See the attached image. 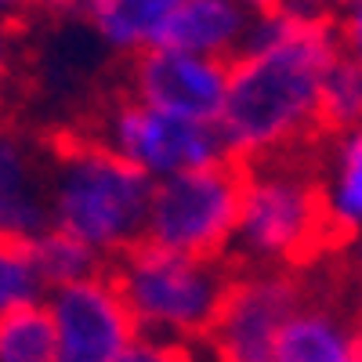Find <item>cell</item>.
I'll list each match as a JSON object with an SVG mask.
<instances>
[{
	"mask_svg": "<svg viewBox=\"0 0 362 362\" xmlns=\"http://www.w3.org/2000/svg\"><path fill=\"white\" fill-rule=\"evenodd\" d=\"M351 329H355V348H358V362H362V297L351 308Z\"/></svg>",
	"mask_w": 362,
	"mask_h": 362,
	"instance_id": "cell-26",
	"label": "cell"
},
{
	"mask_svg": "<svg viewBox=\"0 0 362 362\" xmlns=\"http://www.w3.org/2000/svg\"><path fill=\"white\" fill-rule=\"evenodd\" d=\"M334 40L348 62L362 66V0H341L334 15Z\"/></svg>",
	"mask_w": 362,
	"mask_h": 362,
	"instance_id": "cell-20",
	"label": "cell"
},
{
	"mask_svg": "<svg viewBox=\"0 0 362 362\" xmlns=\"http://www.w3.org/2000/svg\"><path fill=\"white\" fill-rule=\"evenodd\" d=\"M276 362H358L344 297L329 286H308L276 341Z\"/></svg>",
	"mask_w": 362,
	"mask_h": 362,
	"instance_id": "cell-11",
	"label": "cell"
},
{
	"mask_svg": "<svg viewBox=\"0 0 362 362\" xmlns=\"http://www.w3.org/2000/svg\"><path fill=\"white\" fill-rule=\"evenodd\" d=\"M33 8H40V0H0V18L11 22V18L33 11Z\"/></svg>",
	"mask_w": 362,
	"mask_h": 362,
	"instance_id": "cell-24",
	"label": "cell"
},
{
	"mask_svg": "<svg viewBox=\"0 0 362 362\" xmlns=\"http://www.w3.org/2000/svg\"><path fill=\"white\" fill-rule=\"evenodd\" d=\"M44 312L54 329L58 362H116L138 337L109 268L47 290Z\"/></svg>",
	"mask_w": 362,
	"mask_h": 362,
	"instance_id": "cell-8",
	"label": "cell"
},
{
	"mask_svg": "<svg viewBox=\"0 0 362 362\" xmlns=\"http://www.w3.org/2000/svg\"><path fill=\"white\" fill-rule=\"evenodd\" d=\"M116 362H206V351L203 344H192V341H167V337L138 334Z\"/></svg>",
	"mask_w": 362,
	"mask_h": 362,
	"instance_id": "cell-19",
	"label": "cell"
},
{
	"mask_svg": "<svg viewBox=\"0 0 362 362\" xmlns=\"http://www.w3.org/2000/svg\"><path fill=\"white\" fill-rule=\"evenodd\" d=\"M254 22L257 18L235 0H185L160 33L156 47H177L228 66L247 47Z\"/></svg>",
	"mask_w": 362,
	"mask_h": 362,
	"instance_id": "cell-12",
	"label": "cell"
},
{
	"mask_svg": "<svg viewBox=\"0 0 362 362\" xmlns=\"http://www.w3.org/2000/svg\"><path fill=\"white\" fill-rule=\"evenodd\" d=\"M232 272L225 261L174 254L153 243H138L116 257L109 276L131 312L138 334L203 344L218 308L228 293Z\"/></svg>",
	"mask_w": 362,
	"mask_h": 362,
	"instance_id": "cell-4",
	"label": "cell"
},
{
	"mask_svg": "<svg viewBox=\"0 0 362 362\" xmlns=\"http://www.w3.org/2000/svg\"><path fill=\"white\" fill-rule=\"evenodd\" d=\"M29 247H33V257L40 264V276H44L47 290L87 279V276H95V272L105 268V261L95 250H87L80 239L58 232V228H44L37 239H29Z\"/></svg>",
	"mask_w": 362,
	"mask_h": 362,
	"instance_id": "cell-17",
	"label": "cell"
},
{
	"mask_svg": "<svg viewBox=\"0 0 362 362\" xmlns=\"http://www.w3.org/2000/svg\"><path fill=\"white\" fill-rule=\"evenodd\" d=\"M319 174V192L337 239L362 232V127L337 134Z\"/></svg>",
	"mask_w": 362,
	"mask_h": 362,
	"instance_id": "cell-14",
	"label": "cell"
},
{
	"mask_svg": "<svg viewBox=\"0 0 362 362\" xmlns=\"http://www.w3.org/2000/svg\"><path fill=\"white\" fill-rule=\"evenodd\" d=\"M334 247L337 235L329 228L315 170L293 163V156L247 163L232 239V254L243 268L305 272Z\"/></svg>",
	"mask_w": 362,
	"mask_h": 362,
	"instance_id": "cell-3",
	"label": "cell"
},
{
	"mask_svg": "<svg viewBox=\"0 0 362 362\" xmlns=\"http://www.w3.org/2000/svg\"><path fill=\"white\" fill-rule=\"evenodd\" d=\"M235 4H243L254 18H261V15H276L283 8V0H235Z\"/></svg>",
	"mask_w": 362,
	"mask_h": 362,
	"instance_id": "cell-25",
	"label": "cell"
},
{
	"mask_svg": "<svg viewBox=\"0 0 362 362\" xmlns=\"http://www.w3.org/2000/svg\"><path fill=\"white\" fill-rule=\"evenodd\" d=\"M15 54H18L15 25L0 18V95L8 90V83H11V76H15Z\"/></svg>",
	"mask_w": 362,
	"mask_h": 362,
	"instance_id": "cell-22",
	"label": "cell"
},
{
	"mask_svg": "<svg viewBox=\"0 0 362 362\" xmlns=\"http://www.w3.org/2000/svg\"><path fill=\"white\" fill-rule=\"evenodd\" d=\"M0 362H58L54 329L44 305L0 315Z\"/></svg>",
	"mask_w": 362,
	"mask_h": 362,
	"instance_id": "cell-18",
	"label": "cell"
},
{
	"mask_svg": "<svg viewBox=\"0 0 362 362\" xmlns=\"http://www.w3.org/2000/svg\"><path fill=\"white\" fill-rule=\"evenodd\" d=\"M44 297L47 283L40 276L33 247L22 239H0V315L37 308L44 305Z\"/></svg>",
	"mask_w": 362,
	"mask_h": 362,
	"instance_id": "cell-16",
	"label": "cell"
},
{
	"mask_svg": "<svg viewBox=\"0 0 362 362\" xmlns=\"http://www.w3.org/2000/svg\"><path fill=\"white\" fill-rule=\"evenodd\" d=\"M337 4L341 0H283V8L276 15H286V18L305 22V25H329L334 29Z\"/></svg>",
	"mask_w": 362,
	"mask_h": 362,
	"instance_id": "cell-21",
	"label": "cell"
},
{
	"mask_svg": "<svg viewBox=\"0 0 362 362\" xmlns=\"http://www.w3.org/2000/svg\"><path fill=\"white\" fill-rule=\"evenodd\" d=\"M40 8L47 15H54V18H69V22L76 18V22H83L90 0H40Z\"/></svg>",
	"mask_w": 362,
	"mask_h": 362,
	"instance_id": "cell-23",
	"label": "cell"
},
{
	"mask_svg": "<svg viewBox=\"0 0 362 362\" xmlns=\"http://www.w3.org/2000/svg\"><path fill=\"white\" fill-rule=\"evenodd\" d=\"M153 181L95 134H66L47 153V228H58L102 261L145 243Z\"/></svg>",
	"mask_w": 362,
	"mask_h": 362,
	"instance_id": "cell-2",
	"label": "cell"
},
{
	"mask_svg": "<svg viewBox=\"0 0 362 362\" xmlns=\"http://www.w3.org/2000/svg\"><path fill=\"white\" fill-rule=\"evenodd\" d=\"M362 127V66L337 58L319 90V131L348 134Z\"/></svg>",
	"mask_w": 362,
	"mask_h": 362,
	"instance_id": "cell-15",
	"label": "cell"
},
{
	"mask_svg": "<svg viewBox=\"0 0 362 362\" xmlns=\"http://www.w3.org/2000/svg\"><path fill=\"white\" fill-rule=\"evenodd\" d=\"M305 293L300 272L235 268L218 319L203 337L206 362H276V341Z\"/></svg>",
	"mask_w": 362,
	"mask_h": 362,
	"instance_id": "cell-7",
	"label": "cell"
},
{
	"mask_svg": "<svg viewBox=\"0 0 362 362\" xmlns=\"http://www.w3.org/2000/svg\"><path fill=\"white\" fill-rule=\"evenodd\" d=\"M185 0H90L83 25L112 54H141L160 44V33Z\"/></svg>",
	"mask_w": 362,
	"mask_h": 362,
	"instance_id": "cell-13",
	"label": "cell"
},
{
	"mask_svg": "<svg viewBox=\"0 0 362 362\" xmlns=\"http://www.w3.org/2000/svg\"><path fill=\"white\" fill-rule=\"evenodd\" d=\"M341 58L334 29L261 15L247 47L228 62L218 131L228 160L293 156L319 131V90Z\"/></svg>",
	"mask_w": 362,
	"mask_h": 362,
	"instance_id": "cell-1",
	"label": "cell"
},
{
	"mask_svg": "<svg viewBox=\"0 0 362 362\" xmlns=\"http://www.w3.org/2000/svg\"><path fill=\"white\" fill-rule=\"evenodd\" d=\"M239 192H243V170L232 163L156 181L145 218V243L189 257L225 261L235 239Z\"/></svg>",
	"mask_w": 362,
	"mask_h": 362,
	"instance_id": "cell-5",
	"label": "cell"
},
{
	"mask_svg": "<svg viewBox=\"0 0 362 362\" xmlns=\"http://www.w3.org/2000/svg\"><path fill=\"white\" fill-rule=\"evenodd\" d=\"M47 153L44 138L0 124V239H37L47 228Z\"/></svg>",
	"mask_w": 362,
	"mask_h": 362,
	"instance_id": "cell-10",
	"label": "cell"
},
{
	"mask_svg": "<svg viewBox=\"0 0 362 362\" xmlns=\"http://www.w3.org/2000/svg\"><path fill=\"white\" fill-rule=\"evenodd\" d=\"M95 138L105 148H112L124 163L141 170L153 185L174 174L228 163V148H225L218 124L163 112L131 95L112 102L102 112Z\"/></svg>",
	"mask_w": 362,
	"mask_h": 362,
	"instance_id": "cell-6",
	"label": "cell"
},
{
	"mask_svg": "<svg viewBox=\"0 0 362 362\" xmlns=\"http://www.w3.org/2000/svg\"><path fill=\"white\" fill-rule=\"evenodd\" d=\"M228 87V66L214 58H199L177 47H148L134 54L127 73V95L156 105L163 112H177L189 119L218 124Z\"/></svg>",
	"mask_w": 362,
	"mask_h": 362,
	"instance_id": "cell-9",
	"label": "cell"
}]
</instances>
